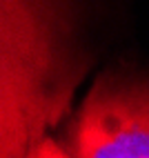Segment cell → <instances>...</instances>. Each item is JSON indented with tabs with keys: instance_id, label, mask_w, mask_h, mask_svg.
<instances>
[{
	"instance_id": "7a4b0ae2",
	"label": "cell",
	"mask_w": 149,
	"mask_h": 158,
	"mask_svg": "<svg viewBox=\"0 0 149 158\" xmlns=\"http://www.w3.org/2000/svg\"><path fill=\"white\" fill-rule=\"evenodd\" d=\"M58 140L71 158H149V71L100 73Z\"/></svg>"
},
{
	"instance_id": "6da1fadb",
	"label": "cell",
	"mask_w": 149,
	"mask_h": 158,
	"mask_svg": "<svg viewBox=\"0 0 149 158\" xmlns=\"http://www.w3.org/2000/svg\"><path fill=\"white\" fill-rule=\"evenodd\" d=\"M87 67L73 0H0L2 158L51 136Z\"/></svg>"
},
{
	"instance_id": "3957f363",
	"label": "cell",
	"mask_w": 149,
	"mask_h": 158,
	"mask_svg": "<svg viewBox=\"0 0 149 158\" xmlns=\"http://www.w3.org/2000/svg\"><path fill=\"white\" fill-rule=\"evenodd\" d=\"M23 158H71V156L65 152V147L60 145L58 138H54V136H45V138L38 140Z\"/></svg>"
}]
</instances>
